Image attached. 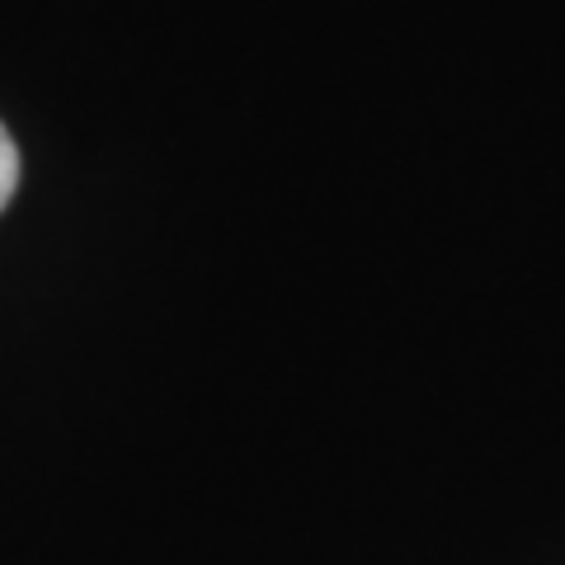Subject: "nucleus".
<instances>
[{
  "instance_id": "nucleus-1",
  "label": "nucleus",
  "mask_w": 565,
  "mask_h": 565,
  "mask_svg": "<svg viewBox=\"0 0 565 565\" xmlns=\"http://www.w3.org/2000/svg\"><path fill=\"white\" fill-rule=\"evenodd\" d=\"M20 180H24V156H20V141L14 132L0 122V212L10 207V199L20 193Z\"/></svg>"
}]
</instances>
